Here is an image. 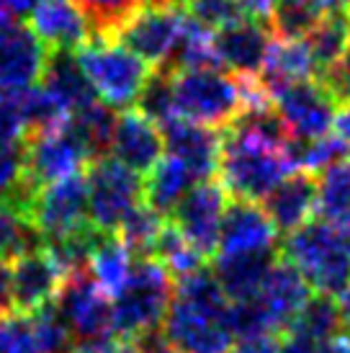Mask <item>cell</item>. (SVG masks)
Returning a JSON list of instances; mask_svg holds the SVG:
<instances>
[{
  "mask_svg": "<svg viewBox=\"0 0 350 353\" xmlns=\"http://www.w3.org/2000/svg\"><path fill=\"white\" fill-rule=\"evenodd\" d=\"M219 145V176L234 199L262 201L294 170L289 134L273 103L240 111Z\"/></svg>",
  "mask_w": 350,
  "mask_h": 353,
  "instance_id": "cell-1",
  "label": "cell"
},
{
  "mask_svg": "<svg viewBox=\"0 0 350 353\" xmlns=\"http://www.w3.org/2000/svg\"><path fill=\"white\" fill-rule=\"evenodd\" d=\"M173 302L163 320V338L178 353H229L234 333L229 299L209 268L173 279Z\"/></svg>",
  "mask_w": 350,
  "mask_h": 353,
  "instance_id": "cell-2",
  "label": "cell"
},
{
  "mask_svg": "<svg viewBox=\"0 0 350 353\" xmlns=\"http://www.w3.org/2000/svg\"><path fill=\"white\" fill-rule=\"evenodd\" d=\"M281 258L304 276L317 294L340 296L350 286V237L322 219L289 232Z\"/></svg>",
  "mask_w": 350,
  "mask_h": 353,
  "instance_id": "cell-3",
  "label": "cell"
},
{
  "mask_svg": "<svg viewBox=\"0 0 350 353\" xmlns=\"http://www.w3.org/2000/svg\"><path fill=\"white\" fill-rule=\"evenodd\" d=\"M114 335L136 343L163 327L173 302V276L157 258H136L132 276L114 299Z\"/></svg>",
  "mask_w": 350,
  "mask_h": 353,
  "instance_id": "cell-4",
  "label": "cell"
},
{
  "mask_svg": "<svg viewBox=\"0 0 350 353\" xmlns=\"http://www.w3.org/2000/svg\"><path fill=\"white\" fill-rule=\"evenodd\" d=\"M75 59L93 85L98 101L111 108L134 106L150 80V65L114 37H93L75 50Z\"/></svg>",
  "mask_w": 350,
  "mask_h": 353,
  "instance_id": "cell-5",
  "label": "cell"
},
{
  "mask_svg": "<svg viewBox=\"0 0 350 353\" xmlns=\"http://www.w3.org/2000/svg\"><path fill=\"white\" fill-rule=\"evenodd\" d=\"M170 72H173L175 119L216 129L232 124L240 117L243 111L240 78L227 75L222 68L170 70Z\"/></svg>",
  "mask_w": 350,
  "mask_h": 353,
  "instance_id": "cell-6",
  "label": "cell"
},
{
  "mask_svg": "<svg viewBox=\"0 0 350 353\" xmlns=\"http://www.w3.org/2000/svg\"><path fill=\"white\" fill-rule=\"evenodd\" d=\"M88 183V222L98 232H119L121 222L145 201L142 176L116 157H98L90 163Z\"/></svg>",
  "mask_w": 350,
  "mask_h": 353,
  "instance_id": "cell-7",
  "label": "cell"
},
{
  "mask_svg": "<svg viewBox=\"0 0 350 353\" xmlns=\"http://www.w3.org/2000/svg\"><path fill=\"white\" fill-rule=\"evenodd\" d=\"M185 19L188 13L183 8V0H157L132 13L114 31V39L145 59L147 65L167 68L183 34Z\"/></svg>",
  "mask_w": 350,
  "mask_h": 353,
  "instance_id": "cell-8",
  "label": "cell"
},
{
  "mask_svg": "<svg viewBox=\"0 0 350 353\" xmlns=\"http://www.w3.org/2000/svg\"><path fill=\"white\" fill-rule=\"evenodd\" d=\"M88 163L90 155L78 134L72 132L70 121L31 132L23 145V173L34 188L83 173Z\"/></svg>",
  "mask_w": 350,
  "mask_h": 353,
  "instance_id": "cell-9",
  "label": "cell"
},
{
  "mask_svg": "<svg viewBox=\"0 0 350 353\" xmlns=\"http://www.w3.org/2000/svg\"><path fill=\"white\" fill-rule=\"evenodd\" d=\"M57 312L68 323L75 341H103L114 335V302L85 271L65 276L62 289L54 299Z\"/></svg>",
  "mask_w": 350,
  "mask_h": 353,
  "instance_id": "cell-10",
  "label": "cell"
},
{
  "mask_svg": "<svg viewBox=\"0 0 350 353\" xmlns=\"http://www.w3.org/2000/svg\"><path fill=\"white\" fill-rule=\"evenodd\" d=\"M26 216L39 230L41 240H57L90 227L88 222V183L83 173L41 186L29 204Z\"/></svg>",
  "mask_w": 350,
  "mask_h": 353,
  "instance_id": "cell-11",
  "label": "cell"
},
{
  "mask_svg": "<svg viewBox=\"0 0 350 353\" xmlns=\"http://www.w3.org/2000/svg\"><path fill=\"white\" fill-rule=\"evenodd\" d=\"M271 99L289 139H314L330 134L338 117V101L332 99L330 90L322 83H294L289 88L273 93Z\"/></svg>",
  "mask_w": 350,
  "mask_h": 353,
  "instance_id": "cell-12",
  "label": "cell"
},
{
  "mask_svg": "<svg viewBox=\"0 0 350 353\" xmlns=\"http://www.w3.org/2000/svg\"><path fill=\"white\" fill-rule=\"evenodd\" d=\"M227 206H229V194L224 191V186L206 178V181H198L173 206L170 219L188 237V243L206 258L219 245V230H222Z\"/></svg>",
  "mask_w": 350,
  "mask_h": 353,
  "instance_id": "cell-13",
  "label": "cell"
},
{
  "mask_svg": "<svg viewBox=\"0 0 350 353\" xmlns=\"http://www.w3.org/2000/svg\"><path fill=\"white\" fill-rule=\"evenodd\" d=\"M47 44L31 31L29 23H0V88H29L41 80L47 65Z\"/></svg>",
  "mask_w": 350,
  "mask_h": 353,
  "instance_id": "cell-14",
  "label": "cell"
},
{
  "mask_svg": "<svg viewBox=\"0 0 350 353\" xmlns=\"http://www.w3.org/2000/svg\"><path fill=\"white\" fill-rule=\"evenodd\" d=\"M271 44V26L265 21L240 16L214 34V50L219 68L237 72L240 78H253L260 72Z\"/></svg>",
  "mask_w": 350,
  "mask_h": 353,
  "instance_id": "cell-15",
  "label": "cell"
},
{
  "mask_svg": "<svg viewBox=\"0 0 350 353\" xmlns=\"http://www.w3.org/2000/svg\"><path fill=\"white\" fill-rule=\"evenodd\" d=\"M276 245H278V230L262 206L245 199H234L227 206L216 245L219 253H276Z\"/></svg>",
  "mask_w": 350,
  "mask_h": 353,
  "instance_id": "cell-16",
  "label": "cell"
},
{
  "mask_svg": "<svg viewBox=\"0 0 350 353\" xmlns=\"http://www.w3.org/2000/svg\"><path fill=\"white\" fill-rule=\"evenodd\" d=\"M65 274L49 258L44 248L19 255L10 265V286H13V307L16 310H41L54 304L62 289Z\"/></svg>",
  "mask_w": 350,
  "mask_h": 353,
  "instance_id": "cell-17",
  "label": "cell"
},
{
  "mask_svg": "<svg viewBox=\"0 0 350 353\" xmlns=\"http://www.w3.org/2000/svg\"><path fill=\"white\" fill-rule=\"evenodd\" d=\"M29 26L47 50L75 52L90 39V21L75 0H37L29 10Z\"/></svg>",
  "mask_w": 350,
  "mask_h": 353,
  "instance_id": "cell-18",
  "label": "cell"
},
{
  "mask_svg": "<svg viewBox=\"0 0 350 353\" xmlns=\"http://www.w3.org/2000/svg\"><path fill=\"white\" fill-rule=\"evenodd\" d=\"M111 152L119 163L136 170L139 176L150 173L152 165L165 152V137L163 129L152 119H147L139 111H127L116 117L114 137H111Z\"/></svg>",
  "mask_w": 350,
  "mask_h": 353,
  "instance_id": "cell-19",
  "label": "cell"
},
{
  "mask_svg": "<svg viewBox=\"0 0 350 353\" xmlns=\"http://www.w3.org/2000/svg\"><path fill=\"white\" fill-rule=\"evenodd\" d=\"M165 152L178 157L198 181H206L216 173L219 165V145L222 137L212 127L194 124L185 119H173L163 127Z\"/></svg>",
  "mask_w": 350,
  "mask_h": 353,
  "instance_id": "cell-20",
  "label": "cell"
},
{
  "mask_svg": "<svg viewBox=\"0 0 350 353\" xmlns=\"http://www.w3.org/2000/svg\"><path fill=\"white\" fill-rule=\"evenodd\" d=\"M314 75H320V68L311 57L307 39L304 37H278L268 44L258 80L273 96V93L294 85V83L314 80Z\"/></svg>",
  "mask_w": 350,
  "mask_h": 353,
  "instance_id": "cell-21",
  "label": "cell"
},
{
  "mask_svg": "<svg viewBox=\"0 0 350 353\" xmlns=\"http://www.w3.org/2000/svg\"><path fill=\"white\" fill-rule=\"evenodd\" d=\"M317 206V181L311 173L294 170L262 199V209L271 216L278 232H294L309 222L311 212Z\"/></svg>",
  "mask_w": 350,
  "mask_h": 353,
  "instance_id": "cell-22",
  "label": "cell"
},
{
  "mask_svg": "<svg viewBox=\"0 0 350 353\" xmlns=\"http://www.w3.org/2000/svg\"><path fill=\"white\" fill-rule=\"evenodd\" d=\"M41 88L47 90L68 117L98 101L96 90L88 83L85 72L75 59V52L49 50L47 65L41 72Z\"/></svg>",
  "mask_w": 350,
  "mask_h": 353,
  "instance_id": "cell-23",
  "label": "cell"
},
{
  "mask_svg": "<svg viewBox=\"0 0 350 353\" xmlns=\"http://www.w3.org/2000/svg\"><path fill=\"white\" fill-rule=\"evenodd\" d=\"M273 261H276V253H219L212 274L216 276L229 302H245L258 294Z\"/></svg>",
  "mask_w": 350,
  "mask_h": 353,
  "instance_id": "cell-24",
  "label": "cell"
},
{
  "mask_svg": "<svg viewBox=\"0 0 350 353\" xmlns=\"http://www.w3.org/2000/svg\"><path fill=\"white\" fill-rule=\"evenodd\" d=\"M134 261V253L124 245V240L116 232H101L88 261V274L114 299L129 281Z\"/></svg>",
  "mask_w": 350,
  "mask_h": 353,
  "instance_id": "cell-25",
  "label": "cell"
},
{
  "mask_svg": "<svg viewBox=\"0 0 350 353\" xmlns=\"http://www.w3.org/2000/svg\"><path fill=\"white\" fill-rule=\"evenodd\" d=\"M198 183V178L183 165L178 157L163 152V157L157 160L150 176L145 181V201L155 212L165 216L173 212V206Z\"/></svg>",
  "mask_w": 350,
  "mask_h": 353,
  "instance_id": "cell-26",
  "label": "cell"
},
{
  "mask_svg": "<svg viewBox=\"0 0 350 353\" xmlns=\"http://www.w3.org/2000/svg\"><path fill=\"white\" fill-rule=\"evenodd\" d=\"M322 222L350 232V160L340 157L320 173L317 181V206Z\"/></svg>",
  "mask_w": 350,
  "mask_h": 353,
  "instance_id": "cell-27",
  "label": "cell"
},
{
  "mask_svg": "<svg viewBox=\"0 0 350 353\" xmlns=\"http://www.w3.org/2000/svg\"><path fill=\"white\" fill-rule=\"evenodd\" d=\"M342 327L345 325H342L338 302H332V296L317 294L304 304V310L299 312V317L294 320V325L286 333H294L299 338L311 341L314 345H320L325 341L335 338V335H340Z\"/></svg>",
  "mask_w": 350,
  "mask_h": 353,
  "instance_id": "cell-28",
  "label": "cell"
},
{
  "mask_svg": "<svg viewBox=\"0 0 350 353\" xmlns=\"http://www.w3.org/2000/svg\"><path fill=\"white\" fill-rule=\"evenodd\" d=\"M114 124H116V114L114 108L106 103H90L88 108L78 111L70 117V127L80 137V142L85 145L90 163L98 157L106 155V150H111V137H114Z\"/></svg>",
  "mask_w": 350,
  "mask_h": 353,
  "instance_id": "cell-29",
  "label": "cell"
},
{
  "mask_svg": "<svg viewBox=\"0 0 350 353\" xmlns=\"http://www.w3.org/2000/svg\"><path fill=\"white\" fill-rule=\"evenodd\" d=\"M311 50V57L320 68V75L330 68L335 59L340 57L342 50L348 47L350 41V19L345 13H325L309 34L304 37Z\"/></svg>",
  "mask_w": 350,
  "mask_h": 353,
  "instance_id": "cell-30",
  "label": "cell"
},
{
  "mask_svg": "<svg viewBox=\"0 0 350 353\" xmlns=\"http://www.w3.org/2000/svg\"><path fill=\"white\" fill-rule=\"evenodd\" d=\"M37 248H44V240L29 216L10 201H0V261H16Z\"/></svg>",
  "mask_w": 350,
  "mask_h": 353,
  "instance_id": "cell-31",
  "label": "cell"
},
{
  "mask_svg": "<svg viewBox=\"0 0 350 353\" xmlns=\"http://www.w3.org/2000/svg\"><path fill=\"white\" fill-rule=\"evenodd\" d=\"M170 70H194V68H219L214 50V31L201 26L198 21L185 19L183 34L170 59Z\"/></svg>",
  "mask_w": 350,
  "mask_h": 353,
  "instance_id": "cell-32",
  "label": "cell"
},
{
  "mask_svg": "<svg viewBox=\"0 0 350 353\" xmlns=\"http://www.w3.org/2000/svg\"><path fill=\"white\" fill-rule=\"evenodd\" d=\"M37 191L23 173V145H0V201H10L26 214Z\"/></svg>",
  "mask_w": 350,
  "mask_h": 353,
  "instance_id": "cell-33",
  "label": "cell"
},
{
  "mask_svg": "<svg viewBox=\"0 0 350 353\" xmlns=\"http://www.w3.org/2000/svg\"><path fill=\"white\" fill-rule=\"evenodd\" d=\"M152 258H157L160 263L165 265L167 274L173 276V279H181V276H185V274L198 271L204 255L188 243V237H185L173 222H170V225L165 222V227H163V232H160V237H157V243H155Z\"/></svg>",
  "mask_w": 350,
  "mask_h": 353,
  "instance_id": "cell-34",
  "label": "cell"
},
{
  "mask_svg": "<svg viewBox=\"0 0 350 353\" xmlns=\"http://www.w3.org/2000/svg\"><path fill=\"white\" fill-rule=\"evenodd\" d=\"M163 214L155 212L152 206L142 201L134 212L121 222L119 227V237L124 240V245L134 253V258H150L152 250H155V243L160 232H163Z\"/></svg>",
  "mask_w": 350,
  "mask_h": 353,
  "instance_id": "cell-35",
  "label": "cell"
},
{
  "mask_svg": "<svg viewBox=\"0 0 350 353\" xmlns=\"http://www.w3.org/2000/svg\"><path fill=\"white\" fill-rule=\"evenodd\" d=\"M0 353H41L37 312L8 310L0 314Z\"/></svg>",
  "mask_w": 350,
  "mask_h": 353,
  "instance_id": "cell-36",
  "label": "cell"
},
{
  "mask_svg": "<svg viewBox=\"0 0 350 353\" xmlns=\"http://www.w3.org/2000/svg\"><path fill=\"white\" fill-rule=\"evenodd\" d=\"M345 145L338 134H325L314 139H289V157H291L294 170L304 173H317L332 165L335 160L345 155Z\"/></svg>",
  "mask_w": 350,
  "mask_h": 353,
  "instance_id": "cell-37",
  "label": "cell"
},
{
  "mask_svg": "<svg viewBox=\"0 0 350 353\" xmlns=\"http://www.w3.org/2000/svg\"><path fill=\"white\" fill-rule=\"evenodd\" d=\"M136 111L145 114L147 119H152L160 129L173 121L175 103H173V72L170 70L160 68L150 75L142 93L136 96Z\"/></svg>",
  "mask_w": 350,
  "mask_h": 353,
  "instance_id": "cell-38",
  "label": "cell"
},
{
  "mask_svg": "<svg viewBox=\"0 0 350 353\" xmlns=\"http://www.w3.org/2000/svg\"><path fill=\"white\" fill-rule=\"evenodd\" d=\"M75 3L85 10L96 37H114V31L132 13H136L150 3H157V0H75Z\"/></svg>",
  "mask_w": 350,
  "mask_h": 353,
  "instance_id": "cell-39",
  "label": "cell"
},
{
  "mask_svg": "<svg viewBox=\"0 0 350 353\" xmlns=\"http://www.w3.org/2000/svg\"><path fill=\"white\" fill-rule=\"evenodd\" d=\"M322 16L325 13L317 0H278L271 26L278 31V37H307Z\"/></svg>",
  "mask_w": 350,
  "mask_h": 353,
  "instance_id": "cell-40",
  "label": "cell"
},
{
  "mask_svg": "<svg viewBox=\"0 0 350 353\" xmlns=\"http://www.w3.org/2000/svg\"><path fill=\"white\" fill-rule=\"evenodd\" d=\"M26 88H0V145H21L29 134L26 119Z\"/></svg>",
  "mask_w": 350,
  "mask_h": 353,
  "instance_id": "cell-41",
  "label": "cell"
},
{
  "mask_svg": "<svg viewBox=\"0 0 350 353\" xmlns=\"http://www.w3.org/2000/svg\"><path fill=\"white\" fill-rule=\"evenodd\" d=\"M188 19L198 21L206 29H222L243 16L237 0H183Z\"/></svg>",
  "mask_w": 350,
  "mask_h": 353,
  "instance_id": "cell-42",
  "label": "cell"
},
{
  "mask_svg": "<svg viewBox=\"0 0 350 353\" xmlns=\"http://www.w3.org/2000/svg\"><path fill=\"white\" fill-rule=\"evenodd\" d=\"M322 85L338 103H350V41L340 57L322 72Z\"/></svg>",
  "mask_w": 350,
  "mask_h": 353,
  "instance_id": "cell-43",
  "label": "cell"
},
{
  "mask_svg": "<svg viewBox=\"0 0 350 353\" xmlns=\"http://www.w3.org/2000/svg\"><path fill=\"white\" fill-rule=\"evenodd\" d=\"M229 353H281V343L273 333L247 335V338H240L229 348Z\"/></svg>",
  "mask_w": 350,
  "mask_h": 353,
  "instance_id": "cell-44",
  "label": "cell"
},
{
  "mask_svg": "<svg viewBox=\"0 0 350 353\" xmlns=\"http://www.w3.org/2000/svg\"><path fill=\"white\" fill-rule=\"evenodd\" d=\"M132 343H124L119 338H103V341H88V343L75 345L70 353H129Z\"/></svg>",
  "mask_w": 350,
  "mask_h": 353,
  "instance_id": "cell-45",
  "label": "cell"
},
{
  "mask_svg": "<svg viewBox=\"0 0 350 353\" xmlns=\"http://www.w3.org/2000/svg\"><path fill=\"white\" fill-rule=\"evenodd\" d=\"M237 6L243 10V16H250V19H258L268 23L276 6H278V0H237Z\"/></svg>",
  "mask_w": 350,
  "mask_h": 353,
  "instance_id": "cell-46",
  "label": "cell"
},
{
  "mask_svg": "<svg viewBox=\"0 0 350 353\" xmlns=\"http://www.w3.org/2000/svg\"><path fill=\"white\" fill-rule=\"evenodd\" d=\"M37 0H0V23L6 21H19L23 13L34 8Z\"/></svg>",
  "mask_w": 350,
  "mask_h": 353,
  "instance_id": "cell-47",
  "label": "cell"
},
{
  "mask_svg": "<svg viewBox=\"0 0 350 353\" xmlns=\"http://www.w3.org/2000/svg\"><path fill=\"white\" fill-rule=\"evenodd\" d=\"M13 310V286H10V265L0 261V314Z\"/></svg>",
  "mask_w": 350,
  "mask_h": 353,
  "instance_id": "cell-48",
  "label": "cell"
},
{
  "mask_svg": "<svg viewBox=\"0 0 350 353\" xmlns=\"http://www.w3.org/2000/svg\"><path fill=\"white\" fill-rule=\"evenodd\" d=\"M129 353H178V351L167 343L165 338L160 341L157 335H150V338H142V341L132 343V351Z\"/></svg>",
  "mask_w": 350,
  "mask_h": 353,
  "instance_id": "cell-49",
  "label": "cell"
},
{
  "mask_svg": "<svg viewBox=\"0 0 350 353\" xmlns=\"http://www.w3.org/2000/svg\"><path fill=\"white\" fill-rule=\"evenodd\" d=\"M281 353H317V345L307 341V338L289 333V338L281 343Z\"/></svg>",
  "mask_w": 350,
  "mask_h": 353,
  "instance_id": "cell-50",
  "label": "cell"
},
{
  "mask_svg": "<svg viewBox=\"0 0 350 353\" xmlns=\"http://www.w3.org/2000/svg\"><path fill=\"white\" fill-rule=\"evenodd\" d=\"M335 134L342 139V145L345 148H350V103H345V106L338 111V117H335Z\"/></svg>",
  "mask_w": 350,
  "mask_h": 353,
  "instance_id": "cell-51",
  "label": "cell"
},
{
  "mask_svg": "<svg viewBox=\"0 0 350 353\" xmlns=\"http://www.w3.org/2000/svg\"><path fill=\"white\" fill-rule=\"evenodd\" d=\"M317 353H350V335H335L317 345Z\"/></svg>",
  "mask_w": 350,
  "mask_h": 353,
  "instance_id": "cell-52",
  "label": "cell"
},
{
  "mask_svg": "<svg viewBox=\"0 0 350 353\" xmlns=\"http://www.w3.org/2000/svg\"><path fill=\"white\" fill-rule=\"evenodd\" d=\"M322 13H350V0H317Z\"/></svg>",
  "mask_w": 350,
  "mask_h": 353,
  "instance_id": "cell-53",
  "label": "cell"
},
{
  "mask_svg": "<svg viewBox=\"0 0 350 353\" xmlns=\"http://www.w3.org/2000/svg\"><path fill=\"white\" fill-rule=\"evenodd\" d=\"M338 310H340V317H342V325L350 327V286L340 294V302H338Z\"/></svg>",
  "mask_w": 350,
  "mask_h": 353,
  "instance_id": "cell-54",
  "label": "cell"
}]
</instances>
